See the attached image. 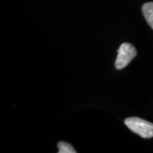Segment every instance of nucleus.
<instances>
[{"label": "nucleus", "instance_id": "f257e3e1", "mask_svg": "<svg viewBox=\"0 0 153 153\" xmlns=\"http://www.w3.org/2000/svg\"><path fill=\"white\" fill-rule=\"evenodd\" d=\"M124 123L133 133L143 138L153 137V123L137 117L127 118Z\"/></svg>", "mask_w": 153, "mask_h": 153}, {"label": "nucleus", "instance_id": "f03ea898", "mask_svg": "<svg viewBox=\"0 0 153 153\" xmlns=\"http://www.w3.org/2000/svg\"><path fill=\"white\" fill-rule=\"evenodd\" d=\"M136 55L137 51L133 45L128 43H122L118 50L115 67L118 70L126 68Z\"/></svg>", "mask_w": 153, "mask_h": 153}, {"label": "nucleus", "instance_id": "7ed1b4c3", "mask_svg": "<svg viewBox=\"0 0 153 153\" xmlns=\"http://www.w3.org/2000/svg\"><path fill=\"white\" fill-rule=\"evenodd\" d=\"M142 11L146 22L153 29V2L144 4L142 7Z\"/></svg>", "mask_w": 153, "mask_h": 153}, {"label": "nucleus", "instance_id": "20e7f679", "mask_svg": "<svg viewBox=\"0 0 153 153\" xmlns=\"http://www.w3.org/2000/svg\"><path fill=\"white\" fill-rule=\"evenodd\" d=\"M59 153H76V150L71 145L65 142H59L57 143Z\"/></svg>", "mask_w": 153, "mask_h": 153}]
</instances>
